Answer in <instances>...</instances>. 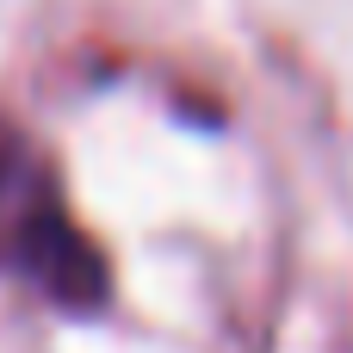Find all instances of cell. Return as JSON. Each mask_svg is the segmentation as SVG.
I'll use <instances>...</instances> for the list:
<instances>
[{"label": "cell", "instance_id": "1", "mask_svg": "<svg viewBox=\"0 0 353 353\" xmlns=\"http://www.w3.org/2000/svg\"><path fill=\"white\" fill-rule=\"evenodd\" d=\"M0 285L56 316H105L118 273L105 242L81 223L62 161L43 137L0 105Z\"/></svg>", "mask_w": 353, "mask_h": 353}]
</instances>
